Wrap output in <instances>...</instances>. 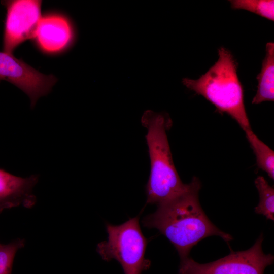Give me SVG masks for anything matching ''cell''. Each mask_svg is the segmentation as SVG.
<instances>
[{
    "label": "cell",
    "mask_w": 274,
    "mask_h": 274,
    "mask_svg": "<svg viewBox=\"0 0 274 274\" xmlns=\"http://www.w3.org/2000/svg\"><path fill=\"white\" fill-rule=\"evenodd\" d=\"M257 92L252 103L259 104L274 100V43L266 45V55L263 60L260 72L257 77Z\"/></svg>",
    "instance_id": "cell-10"
},
{
    "label": "cell",
    "mask_w": 274,
    "mask_h": 274,
    "mask_svg": "<svg viewBox=\"0 0 274 274\" xmlns=\"http://www.w3.org/2000/svg\"><path fill=\"white\" fill-rule=\"evenodd\" d=\"M74 35L71 23L65 16L50 14L41 18L33 39L42 51L51 54L66 49L72 43Z\"/></svg>",
    "instance_id": "cell-8"
},
{
    "label": "cell",
    "mask_w": 274,
    "mask_h": 274,
    "mask_svg": "<svg viewBox=\"0 0 274 274\" xmlns=\"http://www.w3.org/2000/svg\"><path fill=\"white\" fill-rule=\"evenodd\" d=\"M215 64L197 79L182 80L188 89L204 97L219 112L232 118L245 131L252 130L244 104L242 85L238 78L237 64L228 50L220 47Z\"/></svg>",
    "instance_id": "cell-3"
},
{
    "label": "cell",
    "mask_w": 274,
    "mask_h": 274,
    "mask_svg": "<svg viewBox=\"0 0 274 274\" xmlns=\"http://www.w3.org/2000/svg\"><path fill=\"white\" fill-rule=\"evenodd\" d=\"M1 4L6 9L3 51L13 54L21 44L34 38L42 18V1L7 0Z\"/></svg>",
    "instance_id": "cell-6"
},
{
    "label": "cell",
    "mask_w": 274,
    "mask_h": 274,
    "mask_svg": "<svg viewBox=\"0 0 274 274\" xmlns=\"http://www.w3.org/2000/svg\"><path fill=\"white\" fill-rule=\"evenodd\" d=\"M2 80L10 82L26 93L32 108L40 97L51 91L57 79L52 75L40 73L13 54L0 51V81Z\"/></svg>",
    "instance_id": "cell-7"
},
{
    "label": "cell",
    "mask_w": 274,
    "mask_h": 274,
    "mask_svg": "<svg viewBox=\"0 0 274 274\" xmlns=\"http://www.w3.org/2000/svg\"><path fill=\"white\" fill-rule=\"evenodd\" d=\"M141 122L147 130L146 139L151 165L146 185L147 203L158 206L181 193L187 184L181 180L173 162L167 136L172 125L169 116L148 110Z\"/></svg>",
    "instance_id": "cell-2"
},
{
    "label": "cell",
    "mask_w": 274,
    "mask_h": 274,
    "mask_svg": "<svg viewBox=\"0 0 274 274\" xmlns=\"http://www.w3.org/2000/svg\"><path fill=\"white\" fill-rule=\"evenodd\" d=\"M246 136L252 149L258 167L274 179V152L260 140L252 130L245 132Z\"/></svg>",
    "instance_id": "cell-11"
},
{
    "label": "cell",
    "mask_w": 274,
    "mask_h": 274,
    "mask_svg": "<svg viewBox=\"0 0 274 274\" xmlns=\"http://www.w3.org/2000/svg\"><path fill=\"white\" fill-rule=\"evenodd\" d=\"M229 2L232 9L247 10L271 21L274 20L273 0H231Z\"/></svg>",
    "instance_id": "cell-13"
},
{
    "label": "cell",
    "mask_w": 274,
    "mask_h": 274,
    "mask_svg": "<svg viewBox=\"0 0 274 274\" xmlns=\"http://www.w3.org/2000/svg\"><path fill=\"white\" fill-rule=\"evenodd\" d=\"M25 240L16 239L9 244H0V274H11L17 252L24 246Z\"/></svg>",
    "instance_id": "cell-14"
},
{
    "label": "cell",
    "mask_w": 274,
    "mask_h": 274,
    "mask_svg": "<svg viewBox=\"0 0 274 274\" xmlns=\"http://www.w3.org/2000/svg\"><path fill=\"white\" fill-rule=\"evenodd\" d=\"M106 228L107 240L96 247L103 260H117L124 274H141L149 268L150 261L145 257L148 241L141 229L139 216L119 225L106 223Z\"/></svg>",
    "instance_id": "cell-4"
},
{
    "label": "cell",
    "mask_w": 274,
    "mask_h": 274,
    "mask_svg": "<svg viewBox=\"0 0 274 274\" xmlns=\"http://www.w3.org/2000/svg\"><path fill=\"white\" fill-rule=\"evenodd\" d=\"M200 188L199 180L194 177L183 191L158 205L142 220L144 227L157 229L171 242L180 260L189 257L192 248L207 237L218 236L226 242L233 239L205 214L199 200Z\"/></svg>",
    "instance_id": "cell-1"
},
{
    "label": "cell",
    "mask_w": 274,
    "mask_h": 274,
    "mask_svg": "<svg viewBox=\"0 0 274 274\" xmlns=\"http://www.w3.org/2000/svg\"><path fill=\"white\" fill-rule=\"evenodd\" d=\"M263 241L261 234L249 249L232 251L207 263H198L188 257L180 260L178 274H264L265 268L273 263L274 257L263 252Z\"/></svg>",
    "instance_id": "cell-5"
},
{
    "label": "cell",
    "mask_w": 274,
    "mask_h": 274,
    "mask_svg": "<svg viewBox=\"0 0 274 274\" xmlns=\"http://www.w3.org/2000/svg\"><path fill=\"white\" fill-rule=\"evenodd\" d=\"M38 179V175L23 178L0 168V213L17 207H33L37 198L33 191Z\"/></svg>",
    "instance_id": "cell-9"
},
{
    "label": "cell",
    "mask_w": 274,
    "mask_h": 274,
    "mask_svg": "<svg viewBox=\"0 0 274 274\" xmlns=\"http://www.w3.org/2000/svg\"><path fill=\"white\" fill-rule=\"evenodd\" d=\"M259 195V202L255 208V212L265 216L268 220H274V189L261 176L255 180Z\"/></svg>",
    "instance_id": "cell-12"
}]
</instances>
